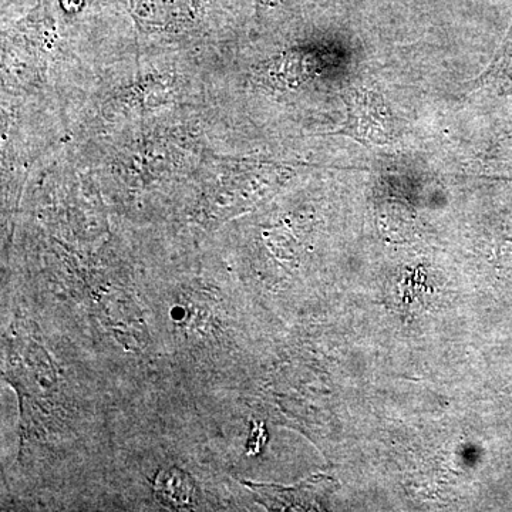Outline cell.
Instances as JSON below:
<instances>
[{
    "label": "cell",
    "instance_id": "1",
    "mask_svg": "<svg viewBox=\"0 0 512 512\" xmlns=\"http://www.w3.org/2000/svg\"><path fill=\"white\" fill-rule=\"evenodd\" d=\"M214 0H126L128 15L140 33L178 36L194 32L210 16Z\"/></svg>",
    "mask_w": 512,
    "mask_h": 512
},
{
    "label": "cell",
    "instance_id": "2",
    "mask_svg": "<svg viewBox=\"0 0 512 512\" xmlns=\"http://www.w3.org/2000/svg\"><path fill=\"white\" fill-rule=\"evenodd\" d=\"M348 119L333 134L355 138L366 146H386L397 136L396 120L382 97L365 89H348L342 94Z\"/></svg>",
    "mask_w": 512,
    "mask_h": 512
},
{
    "label": "cell",
    "instance_id": "3",
    "mask_svg": "<svg viewBox=\"0 0 512 512\" xmlns=\"http://www.w3.org/2000/svg\"><path fill=\"white\" fill-rule=\"evenodd\" d=\"M271 167L262 163L234 164L222 170L201 202V214L207 221H224L244 205L247 195L268 184Z\"/></svg>",
    "mask_w": 512,
    "mask_h": 512
},
{
    "label": "cell",
    "instance_id": "4",
    "mask_svg": "<svg viewBox=\"0 0 512 512\" xmlns=\"http://www.w3.org/2000/svg\"><path fill=\"white\" fill-rule=\"evenodd\" d=\"M242 484L254 494L255 500L264 505L266 510L319 511L323 498L335 483L329 477L315 476L293 487L251 481H244Z\"/></svg>",
    "mask_w": 512,
    "mask_h": 512
},
{
    "label": "cell",
    "instance_id": "5",
    "mask_svg": "<svg viewBox=\"0 0 512 512\" xmlns=\"http://www.w3.org/2000/svg\"><path fill=\"white\" fill-rule=\"evenodd\" d=\"M175 83L168 74H146L119 87L107 100L109 109L124 114L150 113L171 103Z\"/></svg>",
    "mask_w": 512,
    "mask_h": 512
}]
</instances>
